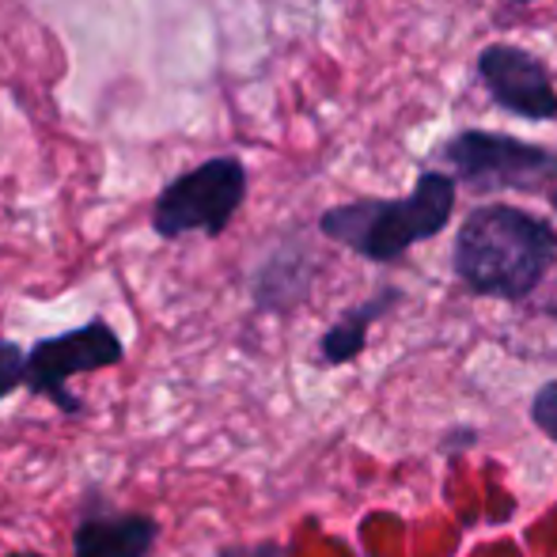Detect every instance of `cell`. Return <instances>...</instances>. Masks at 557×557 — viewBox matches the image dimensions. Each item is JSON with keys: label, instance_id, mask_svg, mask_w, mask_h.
Masks as SVG:
<instances>
[{"label": "cell", "instance_id": "1", "mask_svg": "<svg viewBox=\"0 0 557 557\" xmlns=\"http://www.w3.org/2000/svg\"><path fill=\"white\" fill-rule=\"evenodd\" d=\"M557 258L554 227L512 206L474 209L455 239V273L478 296L523 300Z\"/></svg>", "mask_w": 557, "mask_h": 557}, {"label": "cell", "instance_id": "2", "mask_svg": "<svg viewBox=\"0 0 557 557\" xmlns=\"http://www.w3.org/2000/svg\"><path fill=\"white\" fill-rule=\"evenodd\" d=\"M455 209V183L441 171H425L413 186L410 198H364L337 206L323 213L326 239L349 247L352 255L368 262H395L410 247L433 239L451 221Z\"/></svg>", "mask_w": 557, "mask_h": 557}, {"label": "cell", "instance_id": "3", "mask_svg": "<svg viewBox=\"0 0 557 557\" xmlns=\"http://www.w3.org/2000/svg\"><path fill=\"white\" fill-rule=\"evenodd\" d=\"M247 198V168L235 156H213L183 171L160 190L152 206V232L160 239L224 235Z\"/></svg>", "mask_w": 557, "mask_h": 557}, {"label": "cell", "instance_id": "4", "mask_svg": "<svg viewBox=\"0 0 557 557\" xmlns=\"http://www.w3.org/2000/svg\"><path fill=\"white\" fill-rule=\"evenodd\" d=\"M125 360V342L107 319H88L65 334L38 337L27 349V375L23 387L35 398H50L65 418H81L84 403L69 391V380L84 372H103Z\"/></svg>", "mask_w": 557, "mask_h": 557}, {"label": "cell", "instance_id": "5", "mask_svg": "<svg viewBox=\"0 0 557 557\" xmlns=\"http://www.w3.org/2000/svg\"><path fill=\"white\" fill-rule=\"evenodd\" d=\"M444 163L478 190H539L557 175V156L505 133H462L444 145Z\"/></svg>", "mask_w": 557, "mask_h": 557}, {"label": "cell", "instance_id": "6", "mask_svg": "<svg viewBox=\"0 0 557 557\" xmlns=\"http://www.w3.org/2000/svg\"><path fill=\"white\" fill-rule=\"evenodd\" d=\"M478 73H482L485 88L493 91L505 111L531 117V122H546L557 117V91L539 58H531L520 46H485L478 58Z\"/></svg>", "mask_w": 557, "mask_h": 557}, {"label": "cell", "instance_id": "7", "mask_svg": "<svg viewBox=\"0 0 557 557\" xmlns=\"http://www.w3.org/2000/svg\"><path fill=\"white\" fill-rule=\"evenodd\" d=\"M156 539H160L156 516L122 512L91 497L73 528V557H148L156 550Z\"/></svg>", "mask_w": 557, "mask_h": 557}, {"label": "cell", "instance_id": "8", "mask_svg": "<svg viewBox=\"0 0 557 557\" xmlns=\"http://www.w3.org/2000/svg\"><path fill=\"white\" fill-rule=\"evenodd\" d=\"M395 304H398L395 288H383L380 296H372V300L349 308L331 326V331L319 337V360H323V364H349V360H357L368 345V331H372V323H380Z\"/></svg>", "mask_w": 557, "mask_h": 557}, {"label": "cell", "instance_id": "9", "mask_svg": "<svg viewBox=\"0 0 557 557\" xmlns=\"http://www.w3.org/2000/svg\"><path fill=\"white\" fill-rule=\"evenodd\" d=\"M293 265H300V262H296V258H288V255H273L270 262L258 270L255 304L262 311H285L304 296V285H308V281H304L300 270H293Z\"/></svg>", "mask_w": 557, "mask_h": 557}, {"label": "cell", "instance_id": "10", "mask_svg": "<svg viewBox=\"0 0 557 557\" xmlns=\"http://www.w3.org/2000/svg\"><path fill=\"white\" fill-rule=\"evenodd\" d=\"M23 375H27V352L8 337H0V403L23 387Z\"/></svg>", "mask_w": 557, "mask_h": 557}, {"label": "cell", "instance_id": "11", "mask_svg": "<svg viewBox=\"0 0 557 557\" xmlns=\"http://www.w3.org/2000/svg\"><path fill=\"white\" fill-rule=\"evenodd\" d=\"M531 421H535L539 433L550 436L557 444V380L543 383V387L535 391V398H531Z\"/></svg>", "mask_w": 557, "mask_h": 557}, {"label": "cell", "instance_id": "12", "mask_svg": "<svg viewBox=\"0 0 557 557\" xmlns=\"http://www.w3.org/2000/svg\"><path fill=\"white\" fill-rule=\"evenodd\" d=\"M216 557H288L277 543H250V546H224Z\"/></svg>", "mask_w": 557, "mask_h": 557}, {"label": "cell", "instance_id": "13", "mask_svg": "<svg viewBox=\"0 0 557 557\" xmlns=\"http://www.w3.org/2000/svg\"><path fill=\"white\" fill-rule=\"evenodd\" d=\"M4 557H46V554H35V550H12V554H4Z\"/></svg>", "mask_w": 557, "mask_h": 557}, {"label": "cell", "instance_id": "14", "mask_svg": "<svg viewBox=\"0 0 557 557\" xmlns=\"http://www.w3.org/2000/svg\"><path fill=\"white\" fill-rule=\"evenodd\" d=\"M523 4H531V0H523Z\"/></svg>", "mask_w": 557, "mask_h": 557}, {"label": "cell", "instance_id": "15", "mask_svg": "<svg viewBox=\"0 0 557 557\" xmlns=\"http://www.w3.org/2000/svg\"><path fill=\"white\" fill-rule=\"evenodd\" d=\"M554 206H557V198H554Z\"/></svg>", "mask_w": 557, "mask_h": 557}]
</instances>
